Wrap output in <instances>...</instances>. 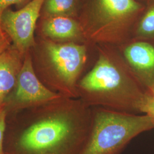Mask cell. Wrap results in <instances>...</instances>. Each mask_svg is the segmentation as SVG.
<instances>
[{"instance_id":"1","label":"cell","mask_w":154,"mask_h":154,"mask_svg":"<svg viewBox=\"0 0 154 154\" xmlns=\"http://www.w3.org/2000/svg\"><path fill=\"white\" fill-rule=\"evenodd\" d=\"M93 121V108L61 97L7 116L6 154H79Z\"/></svg>"},{"instance_id":"2","label":"cell","mask_w":154,"mask_h":154,"mask_svg":"<svg viewBox=\"0 0 154 154\" xmlns=\"http://www.w3.org/2000/svg\"><path fill=\"white\" fill-rule=\"evenodd\" d=\"M100 45L95 64L78 83V98L90 107L142 113L149 91L133 75L117 49Z\"/></svg>"},{"instance_id":"3","label":"cell","mask_w":154,"mask_h":154,"mask_svg":"<svg viewBox=\"0 0 154 154\" xmlns=\"http://www.w3.org/2000/svg\"><path fill=\"white\" fill-rule=\"evenodd\" d=\"M34 69L50 90L62 97L78 98L77 86L88 60L87 45L44 40L39 45Z\"/></svg>"},{"instance_id":"4","label":"cell","mask_w":154,"mask_h":154,"mask_svg":"<svg viewBox=\"0 0 154 154\" xmlns=\"http://www.w3.org/2000/svg\"><path fill=\"white\" fill-rule=\"evenodd\" d=\"M146 6L137 0H91L81 25L86 41L118 46L126 43Z\"/></svg>"},{"instance_id":"5","label":"cell","mask_w":154,"mask_h":154,"mask_svg":"<svg viewBox=\"0 0 154 154\" xmlns=\"http://www.w3.org/2000/svg\"><path fill=\"white\" fill-rule=\"evenodd\" d=\"M92 108L91 127L79 154H121L135 137L154 129V119L147 114Z\"/></svg>"},{"instance_id":"6","label":"cell","mask_w":154,"mask_h":154,"mask_svg":"<svg viewBox=\"0 0 154 154\" xmlns=\"http://www.w3.org/2000/svg\"><path fill=\"white\" fill-rule=\"evenodd\" d=\"M62 97L47 88L37 75L30 51L25 54L16 83L4 102L7 116Z\"/></svg>"},{"instance_id":"7","label":"cell","mask_w":154,"mask_h":154,"mask_svg":"<svg viewBox=\"0 0 154 154\" xmlns=\"http://www.w3.org/2000/svg\"><path fill=\"white\" fill-rule=\"evenodd\" d=\"M45 0H32L22 9H7L1 17V26L13 43V46L25 55L36 43L34 31Z\"/></svg>"},{"instance_id":"8","label":"cell","mask_w":154,"mask_h":154,"mask_svg":"<svg viewBox=\"0 0 154 154\" xmlns=\"http://www.w3.org/2000/svg\"><path fill=\"white\" fill-rule=\"evenodd\" d=\"M117 49L143 87L148 91L154 87V42L133 39Z\"/></svg>"},{"instance_id":"9","label":"cell","mask_w":154,"mask_h":154,"mask_svg":"<svg viewBox=\"0 0 154 154\" xmlns=\"http://www.w3.org/2000/svg\"><path fill=\"white\" fill-rule=\"evenodd\" d=\"M42 32L46 39L57 42L85 44L86 41L81 24L71 17L45 18Z\"/></svg>"},{"instance_id":"10","label":"cell","mask_w":154,"mask_h":154,"mask_svg":"<svg viewBox=\"0 0 154 154\" xmlns=\"http://www.w3.org/2000/svg\"><path fill=\"white\" fill-rule=\"evenodd\" d=\"M24 56L13 46L0 55V109L16 85Z\"/></svg>"},{"instance_id":"11","label":"cell","mask_w":154,"mask_h":154,"mask_svg":"<svg viewBox=\"0 0 154 154\" xmlns=\"http://www.w3.org/2000/svg\"><path fill=\"white\" fill-rule=\"evenodd\" d=\"M134 35V39L154 42V1L146 5L135 26Z\"/></svg>"},{"instance_id":"12","label":"cell","mask_w":154,"mask_h":154,"mask_svg":"<svg viewBox=\"0 0 154 154\" xmlns=\"http://www.w3.org/2000/svg\"><path fill=\"white\" fill-rule=\"evenodd\" d=\"M78 0H45L42 11L45 18L72 16L76 13Z\"/></svg>"},{"instance_id":"13","label":"cell","mask_w":154,"mask_h":154,"mask_svg":"<svg viewBox=\"0 0 154 154\" xmlns=\"http://www.w3.org/2000/svg\"><path fill=\"white\" fill-rule=\"evenodd\" d=\"M7 112L3 107L0 109V154H6L4 148V137L6 126Z\"/></svg>"},{"instance_id":"14","label":"cell","mask_w":154,"mask_h":154,"mask_svg":"<svg viewBox=\"0 0 154 154\" xmlns=\"http://www.w3.org/2000/svg\"><path fill=\"white\" fill-rule=\"evenodd\" d=\"M142 113L148 115L154 119V96L149 91L143 105Z\"/></svg>"},{"instance_id":"15","label":"cell","mask_w":154,"mask_h":154,"mask_svg":"<svg viewBox=\"0 0 154 154\" xmlns=\"http://www.w3.org/2000/svg\"><path fill=\"white\" fill-rule=\"evenodd\" d=\"M11 41L9 36L0 26V55L11 46Z\"/></svg>"},{"instance_id":"16","label":"cell","mask_w":154,"mask_h":154,"mask_svg":"<svg viewBox=\"0 0 154 154\" xmlns=\"http://www.w3.org/2000/svg\"><path fill=\"white\" fill-rule=\"evenodd\" d=\"M25 0H0V21L4 11L7 9V8L12 5L21 3ZM1 26V23H0Z\"/></svg>"},{"instance_id":"17","label":"cell","mask_w":154,"mask_h":154,"mask_svg":"<svg viewBox=\"0 0 154 154\" xmlns=\"http://www.w3.org/2000/svg\"><path fill=\"white\" fill-rule=\"evenodd\" d=\"M139 1H140V2H142L143 4L146 5L149 4V3L154 1V0H139Z\"/></svg>"},{"instance_id":"18","label":"cell","mask_w":154,"mask_h":154,"mask_svg":"<svg viewBox=\"0 0 154 154\" xmlns=\"http://www.w3.org/2000/svg\"><path fill=\"white\" fill-rule=\"evenodd\" d=\"M154 96V87H153L152 88H151L149 91Z\"/></svg>"}]
</instances>
